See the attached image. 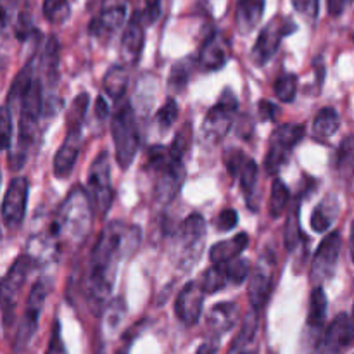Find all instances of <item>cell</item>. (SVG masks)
<instances>
[{
	"label": "cell",
	"mask_w": 354,
	"mask_h": 354,
	"mask_svg": "<svg viewBox=\"0 0 354 354\" xmlns=\"http://www.w3.org/2000/svg\"><path fill=\"white\" fill-rule=\"evenodd\" d=\"M145 41V26L142 24L140 14L137 12L131 16V19L128 21L127 28L123 31V37H121V59L127 62L128 66L137 64L138 59H140L142 48H144Z\"/></svg>",
	"instance_id": "cell-23"
},
{
	"label": "cell",
	"mask_w": 354,
	"mask_h": 354,
	"mask_svg": "<svg viewBox=\"0 0 354 354\" xmlns=\"http://www.w3.org/2000/svg\"><path fill=\"white\" fill-rule=\"evenodd\" d=\"M204 304V292L201 289L199 282L185 283L180 290L178 297L175 301V313L178 320L187 327H194L201 320Z\"/></svg>",
	"instance_id": "cell-20"
},
{
	"label": "cell",
	"mask_w": 354,
	"mask_h": 354,
	"mask_svg": "<svg viewBox=\"0 0 354 354\" xmlns=\"http://www.w3.org/2000/svg\"><path fill=\"white\" fill-rule=\"evenodd\" d=\"M289 199L290 194L287 185L282 180L275 178L272 187V196H270V214H272V218H280L286 213L287 206H289Z\"/></svg>",
	"instance_id": "cell-35"
},
{
	"label": "cell",
	"mask_w": 354,
	"mask_h": 354,
	"mask_svg": "<svg viewBox=\"0 0 354 354\" xmlns=\"http://www.w3.org/2000/svg\"><path fill=\"white\" fill-rule=\"evenodd\" d=\"M225 166H227V171L232 176L239 180V185H241L242 194L245 196L249 207L256 209L254 203H252V196L256 194V187H258V165L252 158L245 156L241 149H228L225 152Z\"/></svg>",
	"instance_id": "cell-16"
},
{
	"label": "cell",
	"mask_w": 354,
	"mask_h": 354,
	"mask_svg": "<svg viewBox=\"0 0 354 354\" xmlns=\"http://www.w3.org/2000/svg\"><path fill=\"white\" fill-rule=\"evenodd\" d=\"M273 92L282 102H292L297 93V78L292 73H282L273 83Z\"/></svg>",
	"instance_id": "cell-36"
},
{
	"label": "cell",
	"mask_w": 354,
	"mask_h": 354,
	"mask_svg": "<svg viewBox=\"0 0 354 354\" xmlns=\"http://www.w3.org/2000/svg\"><path fill=\"white\" fill-rule=\"evenodd\" d=\"M21 0H0V45L7 40L17 19Z\"/></svg>",
	"instance_id": "cell-33"
},
{
	"label": "cell",
	"mask_w": 354,
	"mask_h": 354,
	"mask_svg": "<svg viewBox=\"0 0 354 354\" xmlns=\"http://www.w3.org/2000/svg\"><path fill=\"white\" fill-rule=\"evenodd\" d=\"M225 266V272H227L228 283H234V286H241L245 279L251 273V263L248 259H239L235 258L234 261L227 263Z\"/></svg>",
	"instance_id": "cell-37"
},
{
	"label": "cell",
	"mask_w": 354,
	"mask_h": 354,
	"mask_svg": "<svg viewBox=\"0 0 354 354\" xmlns=\"http://www.w3.org/2000/svg\"><path fill=\"white\" fill-rule=\"evenodd\" d=\"M353 2V0H344V3H346V6H349V3H351Z\"/></svg>",
	"instance_id": "cell-51"
},
{
	"label": "cell",
	"mask_w": 354,
	"mask_h": 354,
	"mask_svg": "<svg viewBox=\"0 0 354 354\" xmlns=\"http://www.w3.org/2000/svg\"><path fill=\"white\" fill-rule=\"evenodd\" d=\"M35 263L37 261H35L31 254H28V252L26 254H21L12 263L7 275L0 280V310H2V322L6 328L12 325L21 289H23L31 270L35 268Z\"/></svg>",
	"instance_id": "cell-7"
},
{
	"label": "cell",
	"mask_w": 354,
	"mask_h": 354,
	"mask_svg": "<svg viewBox=\"0 0 354 354\" xmlns=\"http://www.w3.org/2000/svg\"><path fill=\"white\" fill-rule=\"evenodd\" d=\"M48 296V282L45 279L37 280L30 290V296L26 299V306L23 311V320H21L19 328H17L16 341H14V351L17 354L24 353L28 346L33 341L35 334L38 330L41 311H44L45 299Z\"/></svg>",
	"instance_id": "cell-10"
},
{
	"label": "cell",
	"mask_w": 354,
	"mask_h": 354,
	"mask_svg": "<svg viewBox=\"0 0 354 354\" xmlns=\"http://www.w3.org/2000/svg\"><path fill=\"white\" fill-rule=\"evenodd\" d=\"M140 239V227L114 220L106 225L93 244L85 277V299L95 317H100L109 304L118 265L137 251Z\"/></svg>",
	"instance_id": "cell-1"
},
{
	"label": "cell",
	"mask_w": 354,
	"mask_h": 354,
	"mask_svg": "<svg viewBox=\"0 0 354 354\" xmlns=\"http://www.w3.org/2000/svg\"><path fill=\"white\" fill-rule=\"evenodd\" d=\"M128 0H104L100 12L90 23V33L102 41H109L127 19Z\"/></svg>",
	"instance_id": "cell-19"
},
{
	"label": "cell",
	"mask_w": 354,
	"mask_h": 354,
	"mask_svg": "<svg viewBox=\"0 0 354 354\" xmlns=\"http://www.w3.org/2000/svg\"><path fill=\"white\" fill-rule=\"evenodd\" d=\"M128 71L124 66H113L109 71L104 76V90H106L107 95L114 100H120L124 97L128 86Z\"/></svg>",
	"instance_id": "cell-30"
},
{
	"label": "cell",
	"mask_w": 354,
	"mask_h": 354,
	"mask_svg": "<svg viewBox=\"0 0 354 354\" xmlns=\"http://www.w3.org/2000/svg\"><path fill=\"white\" fill-rule=\"evenodd\" d=\"M28 192H30V183L24 176H16L10 180L2 203V221L9 230H17L23 225Z\"/></svg>",
	"instance_id": "cell-17"
},
{
	"label": "cell",
	"mask_w": 354,
	"mask_h": 354,
	"mask_svg": "<svg viewBox=\"0 0 354 354\" xmlns=\"http://www.w3.org/2000/svg\"><path fill=\"white\" fill-rule=\"evenodd\" d=\"M178 118V104L175 102L173 99H168L165 102V106L158 111L156 114V121H158V127L161 128L162 131L169 130L173 127V123Z\"/></svg>",
	"instance_id": "cell-39"
},
{
	"label": "cell",
	"mask_w": 354,
	"mask_h": 354,
	"mask_svg": "<svg viewBox=\"0 0 354 354\" xmlns=\"http://www.w3.org/2000/svg\"><path fill=\"white\" fill-rule=\"evenodd\" d=\"M194 59H182L178 61L176 64H173L171 73H169V78H168V86H169V92H182L183 88L187 86L189 83L190 75L194 71Z\"/></svg>",
	"instance_id": "cell-32"
},
{
	"label": "cell",
	"mask_w": 354,
	"mask_h": 354,
	"mask_svg": "<svg viewBox=\"0 0 354 354\" xmlns=\"http://www.w3.org/2000/svg\"><path fill=\"white\" fill-rule=\"evenodd\" d=\"M0 176H2V171H0Z\"/></svg>",
	"instance_id": "cell-53"
},
{
	"label": "cell",
	"mask_w": 354,
	"mask_h": 354,
	"mask_svg": "<svg viewBox=\"0 0 354 354\" xmlns=\"http://www.w3.org/2000/svg\"><path fill=\"white\" fill-rule=\"evenodd\" d=\"M249 275H251V279H249L248 296L251 301L252 311L259 313L273 292V277H275V258H273V254L263 256L254 272L249 273Z\"/></svg>",
	"instance_id": "cell-18"
},
{
	"label": "cell",
	"mask_w": 354,
	"mask_h": 354,
	"mask_svg": "<svg viewBox=\"0 0 354 354\" xmlns=\"http://www.w3.org/2000/svg\"><path fill=\"white\" fill-rule=\"evenodd\" d=\"M296 28V23L290 17H275L273 21H270L261 30L254 47H252V62L256 66H265L277 54L283 38L294 33Z\"/></svg>",
	"instance_id": "cell-14"
},
{
	"label": "cell",
	"mask_w": 354,
	"mask_h": 354,
	"mask_svg": "<svg viewBox=\"0 0 354 354\" xmlns=\"http://www.w3.org/2000/svg\"><path fill=\"white\" fill-rule=\"evenodd\" d=\"M339 162L337 165L341 166H346V168H351V162H353V138L351 135H348V137L342 140L341 147H339Z\"/></svg>",
	"instance_id": "cell-45"
},
{
	"label": "cell",
	"mask_w": 354,
	"mask_h": 354,
	"mask_svg": "<svg viewBox=\"0 0 354 354\" xmlns=\"http://www.w3.org/2000/svg\"><path fill=\"white\" fill-rule=\"evenodd\" d=\"M258 313L252 311L244 322V327L232 342L227 354H256V332H258Z\"/></svg>",
	"instance_id": "cell-27"
},
{
	"label": "cell",
	"mask_w": 354,
	"mask_h": 354,
	"mask_svg": "<svg viewBox=\"0 0 354 354\" xmlns=\"http://www.w3.org/2000/svg\"><path fill=\"white\" fill-rule=\"evenodd\" d=\"M339 213H341V204H339L337 197L327 196L315 207L313 214H311V228L317 234H324V232H327L334 225Z\"/></svg>",
	"instance_id": "cell-26"
},
{
	"label": "cell",
	"mask_w": 354,
	"mask_h": 354,
	"mask_svg": "<svg viewBox=\"0 0 354 354\" xmlns=\"http://www.w3.org/2000/svg\"><path fill=\"white\" fill-rule=\"evenodd\" d=\"M88 104V93H80L78 97H75L68 111V116H66V121H68L66 123V137L54 158V175L61 180L71 175L76 159H78L80 149H82V128Z\"/></svg>",
	"instance_id": "cell-5"
},
{
	"label": "cell",
	"mask_w": 354,
	"mask_h": 354,
	"mask_svg": "<svg viewBox=\"0 0 354 354\" xmlns=\"http://www.w3.org/2000/svg\"><path fill=\"white\" fill-rule=\"evenodd\" d=\"M341 127V116L334 107H324L318 111L313 121V137L315 140L325 142L337 133Z\"/></svg>",
	"instance_id": "cell-29"
},
{
	"label": "cell",
	"mask_w": 354,
	"mask_h": 354,
	"mask_svg": "<svg viewBox=\"0 0 354 354\" xmlns=\"http://www.w3.org/2000/svg\"><path fill=\"white\" fill-rule=\"evenodd\" d=\"M111 133H113L114 149H116V161L121 169H127L133 161L138 151V128L135 121V111L128 99L118 100L111 121Z\"/></svg>",
	"instance_id": "cell-6"
},
{
	"label": "cell",
	"mask_w": 354,
	"mask_h": 354,
	"mask_svg": "<svg viewBox=\"0 0 354 354\" xmlns=\"http://www.w3.org/2000/svg\"><path fill=\"white\" fill-rule=\"evenodd\" d=\"M327 296L322 287H315L310 297V310H308L306 327L301 337V354H315L320 348L322 335L327 324Z\"/></svg>",
	"instance_id": "cell-12"
},
{
	"label": "cell",
	"mask_w": 354,
	"mask_h": 354,
	"mask_svg": "<svg viewBox=\"0 0 354 354\" xmlns=\"http://www.w3.org/2000/svg\"><path fill=\"white\" fill-rule=\"evenodd\" d=\"M190 133L183 128L169 147L165 145H152L147 151L145 165L151 171L156 173V199L158 203H171L178 194L180 187L185 180V166L183 156L189 149Z\"/></svg>",
	"instance_id": "cell-4"
},
{
	"label": "cell",
	"mask_w": 354,
	"mask_h": 354,
	"mask_svg": "<svg viewBox=\"0 0 354 354\" xmlns=\"http://www.w3.org/2000/svg\"><path fill=\"white\" fill-rule=\"evenodd\" d=\"M344 7V0H328V12H330V16H341Z\"/></svg>",
	"instance_id": "cell-47"
},
{
	"label": "cell",
	"mask_w": 354,
	"mask_h": 354,
	"mask_svg": "<svg viewBox=\"0 0 354 354\" xmlns=\"http://www.w3.org/2000/svg\"><path fill=\"white\" fill-rule=\"evenodd\" d=\"M306 128L303 124L286 123L275 128L270 138V147L265 158V169L268 175H279L289 162L294 147L304 138Z\"/></svg>",
	"instance_id": "cell-9"
},
{
	"label": "cell",
	"mask_w": 354,
	"mask_h": 354,
	"mask_svg": "<svg viewBox=\"0 0 354 354\" xmlns=\"http://www.w3.org/2000/svg\"><path fill=\"white\" fill-rule=\"evenodd\" d=\"M116 354H128V348H124V349H120V351H118Z\"/></svg>",
	"instance_id": "cell-50"
},
{
	"label": "cell",
	"mask_w": 354,
	"mask_h": 354,
	"mask_svg": "<svg viewBox=\"0 0 354 354\" xmlns=\"http://www.w3.org/2000/svg\"><path fill=\"white\" fill-rule=\"evenodd\" d=\"M237 306L234 303H220L209 311V317H207V327L213 334H225L227 330H230L234 327L235 320H237Z\"/></svg>",
	"instance_id": "cell-28"
},
{
	"label": "cell",
	"mask_w": 354,
	"mask_h": 354,
	"mask_svg": "<svg viewBox=\"0 0 354 354\" xmlns=\"http://www.w3.org/2000/svg\"><path fill=\"white\" fill-rule=\"evenodd\" d=\"M266 0H239L235 10V23L242 35H249L258 28L265 14Z\"/></svg>",
	"instance_id": "cell-24"
},
{
	"label": "cell",
	"mask_w": 354,
	"mask_h": 354,
	"mask_svg": "<svg viewBox=\"0 0 354 354\" xmlns=\"http://www.w3.org/2000/svg\"><path fill=\"white\" fill-rule=\"evenodd\" d=\"M297 207H294L292 213H290L289 220H287V227H286V248L289 251H294L297 249V244H299L301 239V225L299 220H297Z\"/></svg>",
	"instance_id": "cell-40"
},
{
	"label": "cell",
	"mask_w": 354,
	"mask_h": 354,
	"mask_svg": "<svg viewBox=\"0 0 354 354\" xmlns=\"http://www.w3.org/2000/svg\"><path fill=\"white\" fill-rule=\"evenodd\" d=\"M228 55H230L228 40L218 31H213L203 41V47L199 52V66L204 71H216L227 64Z\"/></svg>",
	"instance_id": "cell-22"
},
{
	"label": "cell",
	"mask_w": 354,
	"mask_h": 354,
	"mask_svg": "<svg viewBox=\"0 0 354 354\" xmlns=\"http://www.w3.org/2000/svg\"><path fill=\"white\" fill-rule=\"evenodd\" d=\"M249 245V235L248 234H237L235 237L228 239V241H221L214 244L209 251V259L213 265H227V263L234 261L239 258L241 252Z\"/></svg>",
	"instance_id": "cell-25"
},
{
	"label": "cell",
	"mask_w": 354,
	"mask_h": 354,
	"mask_svg": "<svg viewBox=\"0 0 354 354\" xmlns=\"http://www.w3.org/2000/svg\"><path fill=\"white\" fill-rule=\"evenodd\" d=\"M93 213L106 216L113 204V183H111V165L107 151L99 152L88 169V192H86Z\"/></svg>",
	"instance_id": "cell-8"
},
{
	"label": "cell",
	"mask_w": 354,
	"mask_h": 354,
	"mask_svg": "<svg viewBox=\"0 0 354 354\" xmlns=\"http://www.w3.org/2000/svg\"><path fill=\"white\" fill-rule=\"evenodd\" d=\"M9 109L19 107V127H17V144L10 152L9 161L14 169H19L26 162L28 154L35 145L38 137V127L44 116H48L47 104H45L44 82L37 73V55L26 62L19 75L10 86L7 97Z\"/></svg>",
	"instance_id": "cell-2"
},
{
	"label": "cell",
	"mask_w": 354,
	"mask_h": 354,
	"mask_svg": "<svg viewBox=\"0 0 354 354\" xmlns=\"http://www.w3.org/2000/svg\"><path fill=\"white\" fill-rule=\"evenodd\" d=\"M144 26H152L161 16V0H145L144 10H138Z\"/></svg>",
	"instance_id": "cell-42"
},
{
	"label": "cell",
	"mask_w": 354,
	"mask_h": 354,
	"mask_svg": "<svg viewBox=\"0 0 354 354\" xmlns=\"http://www.w3.org/2000/svg\"><path fill=\"white\" fill-rule=\"evenodd\" d=\"M239 214L235 209H223L214 220V227L218 232H230L237 227Z\"/></svg>",
	"instance_id": "cell-43"
},
{
	"label": "cell",
	"mask_w": 354,
	"mask_h": 354,
	"mask_svg": "<svg viewBox=\"0 0 354 354\" xmlns=\"http://www.w3.org/2000/svg\"><path fill=\"white\" fill-rule=\"evenodd\" d=\"M107 109H109V107H107V102L104 100V97H99V99H97V102H95L97 118H99V120H106L107 113H109Z\"/></svg>",
	"instance_id": "cell-48"
},
{
	"label": "cell",
	"mask_w": 354,
	"mask_h": 354,
	"mask_svg": "<svg viewBox=\"0 0 354 354\" xmlns=\"http://www.w3.org/2000/svg\"><path fill=\"white\" fill-rule=\"evenodd\" d=\"M93 211L83 187H75L55 211L47 230V242L55 254L62 249H75L83 244L92 230Z\"/></svg>",
	"instance_id": "cell-3"
},
{
	"label": "cell",
	"mask_w": 354,
	"mask_h": 354,
	"mask_svg": "<svg viewBox=\"0 0 354 354\" xmlns=\"http://www.w3.org/2000/svg\"><path fill=\"white\" fill-rule=\"evenodd\" d=\"M97 354H106V353H104L102 349H99V351H97Z\"/></svg>",
	"instance_id": "cell-52"
},
{
	"label": "cell",
	"mask_w": 354,
	"mask_h": 354,
	"mask_svg": "<svg viewBox=\"0 0 354 354\" xmlns=\"http://www.w3.org/2000/svg\"><path fill=\"white\" fill-rule=\"evenodd\" d=\"M237 109L239 102L235 95L230 90H225L220 100L207 111L206 118H204L203 133L206 140H209L211 144H218V142L223 140L228 131H230Z\"/></svg>",
	"instance_id": "cell-13"
},
{
	"label": "cell",
	"mask_w": 354,
	"mask_h": 354,
	"mask_svg": "<svg viewBox=\"0 0 354 354\" xmlns=\"http://www.w3.org/2000/svg\"><path fill=\"white\" fill-rule=\"evenodd\" d=\"M353 320L349 313H341L328 325L320 354H342L353 342Z\"/></svg>",
	"instance_id": "cell-21"
},
{
	"label": "cell",
	"mask_w": 354,
	"mask_h": 354,
	"mask_svg": "<svg viewBox=\"0 0 354 354\" xmlns=\"http://www.w3.org/2000/svg\"><path fill=\"white\" fill-rule=\"evenodd\" d=\"M12 144V111L0 106V151H7Z\"/></svg>",
	"instance_id": "cell-38"
},
{
	"label": "cell",
	"mask_w": 354,
	"mask_h": 354,
	"mask_svg": "<svg viewBox=\"0 0 354 354\" xmlns=\"http://www.w3.org/2000/svg\"><path fill=\"white\" fill-rule=\"evenodd\" d=\"M45 354H68L66 353L64 342H62V337H61V325H59L57 320H55L54 328H52L50 341H48L47 351H45Z\"/></svg>",
	"instance_id": "cell-44"
},
{
	"label": "cell",
	"mask_w": 354,
	"mask_h": 354,
	"mask_svg": "<svg viewBox=\"0 0 354 354\" xmlns=\"http://www.w3.org/2000/svg\"><path fill=\"white\" fill-rule=\"evenodd\" d=\"M196 354H218V344L214 341L204 342Z\"/></svg>",
	"instance_id": "cell-49"
},
{
	"label": "cell",
	"mask_w": 354,
	"mask_h": 354,
	"mask_svg": "<svg viewBox=\"0 0 354 354\" xmlns=\"http://www.w3.org/2000/svg\"><path fill=\"white\" fill-rule=\"evenodd\" d=\"M259 111H261L263 116H265V118H268V120H273V118H275V114H277V106H275V104L268 102V100H261V102H259Z\"/></svg>",
	"instance_id": "cell-46"
},
{
	"label": "cell",
	"mask_w": 354,
	"mask_h": 354,
	"mask_svg": "<svg viewBox=\"0 0 354 354\" xmlns=\"http://www.w3.org/2000/svg\"><path fill=\"white\" fill-rule=\"evenodd\" d=\"M41 12L48 23L62 24L71 16V6L69 0H44Z\"/></svg>",
	"instance_id": "cell-34"
},
{
	"label": "cell",
	"mask_w": 354,
	"mask_h": 354,
	"mask_svg": "<svg viewBox=\"0 0 354 354\" xmlns=\"http://www.w3.org/2000/svg\"><path fill=\"white\" fill-rule=\"evenodd\" d=\"M206 237V223L199 213H194L180 225L175 237V251L178 265L190 270L197 263Z\"/></svg>",
	"instance_id": "cell-11"
},
{
	"label": "cell",
	"mask_w": 354,
	"mask_h": 354,
	"mask_svg": "<svg viewBox=\"0 0 354 354\" xmlns=\"http://www.w3.org/2000/svg\"><path fill=\"white\" fill-rule=\"evenodd\" d=\"M342 252V237L339 232H330L327 237L322 241L320 248L317 249L313 256V265H311V282L317 287L330 280L337 268L339 258Z\"/></svg>",
	"instance_id": "cell-15"
},
{
	"label": "cell",
	"mask_w": 354,
	"mask_h": 354,
	"mask_svg": "<svg viewBox=\"0 0 354 354\" xmlns=\"http://www.w3.org/2000/svg\"><path fill=\"white\" fill-rule=\"evenodd\" d=\"M228 283L227 272H225L223 265H211L206 272L203 273L199 280V286L204 294H214L218 290L225 289Z\"/></svg>",
	"instance_id": "cell-31"
},
{
	"label": "cell",
	"mask_w": 354,
	"mask_h": 354,
	"mask_svg": "<svg viewBox=\"0 0 354 354\" xmlns=\"http://www.w3.org/2000/svg\"><path fill=\"white\" fill-rule=\"evenodd\" d=\"M292 6L296 12L303 16L308 23H315L318 17V9H320V0H292Z\"/></svg>",
	"instance_id": "cell-41"
}]
</instances>
